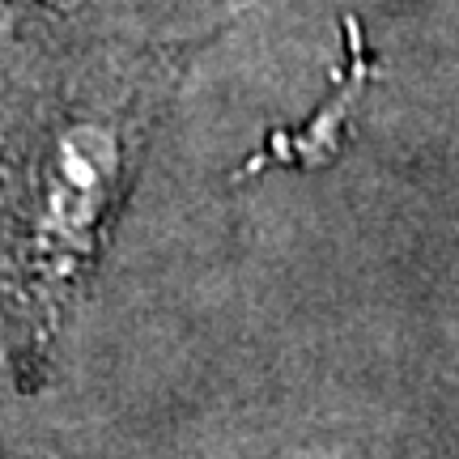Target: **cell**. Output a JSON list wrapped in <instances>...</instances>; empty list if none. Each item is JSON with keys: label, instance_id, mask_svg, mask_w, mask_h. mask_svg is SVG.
<instances>
[{"label": "cell", "instance_id": "cell-1", "mask_svg": "<svg viewBox=\"0 0 459 459\" xmlns=\"http://www.w3.org/2000/svg\"><path fill=\"white\" fill-rule=\"evenodd\" d=\"M149 102V73L73 90L0 179V349L17 366H43L77 311L141 158Z\"/></svg>", "mask_w": 459, "mask_h": 459}, {"label": "cell", "instance_id": "cell-2", "mask_svg": "<svg viewBox=\"0 0 459 459\" xmlns=\"http://www.w3.org/2000/svg\"><path fill=\"white\" fill-rule=\"evenodd\" d=\"M48 22V0H0V51Z\"/></svg>", "mask_w": 459, "mask_h": 459}]
</instances>
